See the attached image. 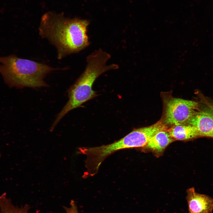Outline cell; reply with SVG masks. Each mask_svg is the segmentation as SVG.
Returning <instances> with one entry per match:
<instances>
[{
    "label": "cell",
    "instance_id": "6da1fadb",
    "mask_svg": "<svg viewBox=\"0 0 213 213\" xmlns=\"http://www.w3.org/2000/svg\"><path fill=\"white\" fill-rule=\"evenodd\" d=\"M89 23L86 20L65 17L63 13L47 12L41 17L39 34L54 46L60 59L89 45L87 34Z\"/></svg>",
    "mask_w": 213,
    "mask_h": 213
},
{
    "label": "cell",
    "instance_id": "7a4b0ae2",
    "mask_svg": "<svg viewBox=\"0 0 213 213\" xmlns=\"http://www.w3.org/2000/svg\"><path fill=\"white\" fill-rule=\"evenodd\" d=\"M110 55L101 49L96 50L87 57L86 68L83 73L68 91V101L57 115L51 129L53 130L62 117L70 111L79 107L84 103L97 96L92 89L96 79L105 72L119 68L118 65H107Z\"/></svg>",
    "mask_w": 213,
    "mask_h": 213
},
{
    "label": "cell",
    "instance_id": "3957f363",
    "mask_svg": "<svg viewBox=\"0 0 213 213\" xmlns=\"http://www.w3.org/2000/svg\"><path fill=\"white\" fill-rule=\"evenodd\" d=\"M65 69L53 68L14 54L0 57V73L5 83L11 87L47 86L44 80L46 75L54 70Z\"/></svg>",
    "mask_w": 213,
    "mask_h": 213
},
{
    "label": "cell",
    "instance_id": "277c9868",
    "mask_svg": "<svg viewBox=\"0 0 213 213\" xmlns=\"http://www.w3.org/2000/svg\"><path fill=\"white\" fill-rule=\"evenodd\" d=\"M163 112L160 121L168 126L186 125L194 115L199 112V104L196 101L172 96L170 92L162 94Z\"/></svg>",
    "mask_w": 213,
    "mask_h": 213
},
{
    "label": "cell",
    "instance_id": "5b68a950",
    "mask_svg": "<svg viewBox=\"0 0 213 213\" xmlns=\"http://www.w3.org/2000/svg\"><path fill=\"white\" fill-rule=\"evenodd\" d=\"M168 127L159 120L147 127L132 131L126 136L116 141L115 145L118 150L134 148L143 147L155 134L160 131L167 130Z\"/></svg>",
    "mask_w": 213,
    "mask_h": 213
},
{
    "label": "cell",
    "instance_id": "8992f818",
    "mask_svg": "<svg viewBox=\"0 0 213 213\" xmlns=\"http://www.w3.org/2000/svg\"><path fill=\"white\" fill-rule=\"evenodd\" d=\"M187 200L189 213H212L213 199L196 192L193 187L187 190Z\"/></svg>",
    "mask_w": 213,
    "mask_h": 213
},
{
    "label": "cell",
    "instance_id": "52a82bcc",
    "mask_svg": "<svg viewBox=\"0 0 213 213\" xmlns=\"http://www.w3.org/2000/svg\"><path fill=\"white\" fill-rule=\"evenodd\" d=\"M186 125L196 130L199 137L213 138V113L201 110L193 116Z\"/></svg>",
    "mask_w": 213,
    "mask_h": 213
},
{
    "label": "cell",
    "instance_id": "ba28073f",
    "mask_svg": "<svg viewBox=\"0 0 213 213\" xmlns=\"http://www.w3.org/2000/svg\"><path fill=\"white\" fill-rule=\"evenodd\" d=\"M167 130L160 131L155 134L143 147V150L151 151L156 156L162 154L166 147L175 141L170 136Z\"/></svg>",
    "mask_w": 213,
    "mask_h": 213
},
{
    "label": "cell",
    "instance_id": "9c48e42d",
    "mask_svg": "<svg viewBox=\"0 0 213 213\" xmlns=\"http://www.w3.org/2000/svg\"><path fill=\"white\" fill-rule=\"evenodd\" d=\"M167 131L175 141H187L199 137L196 128L189 125H174L168 128Z\"/></svg>",
    "mask_w": 213,
    "mask_h": 213
},
{
    "label": "cell",
    "instance_id": "30bf717a",
    "mask_svg": "<svg viewBox=\"0 0 213 213\" xmlns=\"http://www.w3.org/2000/svg\"><path fill=\"white\" fill-rule=\"evenodd\" d=\"M30 208L28 204L20 207L14 206L5 192L0 196V213H28Z\"/></svg>",
    "mask_w": 213,
    "mask_h": 213
},
{
    "label": "cell",
    "instance_id": "8fae6325",
    "mask_svg": "<svg viewBox=\"0 0 213 213\" xmlns=\"http://www.w3.org/2000/svg\"><path fill=\"white\" fill-rule=\"evenodd\" d=\"M70 205V206L69 207H64L66 213H79L77 206L74 201L72 200Z\"/></svg>",
    "mask_w": 213,
    "mask_h": 213
}]
</instances>
